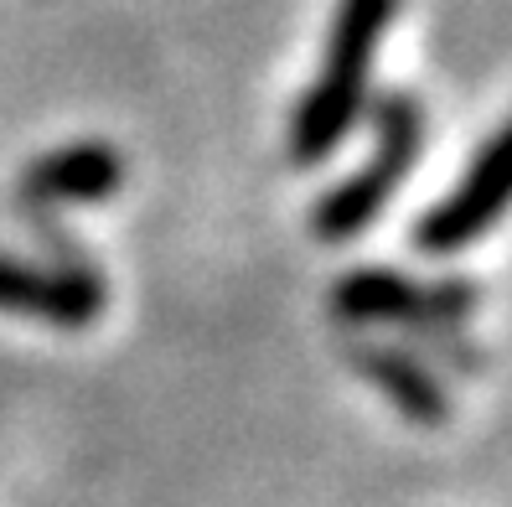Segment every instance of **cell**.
<instances>
[{"label": "cell", "instance_id": "6da1fadb", "mask_svg": "<svg viewBox=\"0 0 512 507\" xmlns=\"http://www.w3.org/2000/svg\"><path fill=\"white\" fill-rule=\"evenodd\" d=\"M394 11H399V0H342L337 6L321 73H316V83L306 88V99H300V109L290 119L295 166L326 161L352 135L357 119H363L373 63H378V42L388 32V21H394Z\"/></svg>", "mask_w": 512, "mask_h": 507}, {"label": "cell", "instance_id": "7a4b0ae2", "mask_svg": "<svg viewBox=\"0 0 512 507\" xmlns=\"http://www.w3.org/2000/svg\"><path fill=\"white\" fill-rule=\"evenodd\" d=\"M368 119H373V156L357 166L347 182H337L311 213V228L326 244H347L357 238L368 223H378V213L388 207V197L399 192V182L414 171L419 161V145H425V104L404 88H388V94H373L368 104Z\"/></svg>", "mask_w": 512, "mask_h": 507}, {"label": "cell", "instance_id": "3957f363", "mask_svg": "<svg viewBox=\"0 0 512 507\" xmlns=\"http://www.w3.org/2000/svg\"><path fill=\"white\" fill-rule=\"evenodd\" d=\"M481 306V290L466 275L409 280L388 264H363L331 285V316L347 326H466Z\"/></svg>", "mask_w": 512, "mask_h": 507}, {"label": "cell", "instance_id": "277c9868", "mask_svg": "<svg viewBox=\"0 0 512 507\" xmlns=\"http://www.w3.org/2000/svg\"><path fill=\"white\" fill-rule=\"evenodd\" d=\"M507 207H512V119L476 151L461 182L419 218L414 249L430 259H450V254L471 249L476 238H487Z\"/></svg>", "mask_w": 512, "mask_h": 507}, {"label": "cell", "instance_id": "5b68a950", "mask_svg": "<svg viewBox=\"0 0 512 507\" xmlns=\"http://www.w3.org/2000/svg\"><path fill=\"white\" fill-rule=\"evenodd\" d=\"M109 306V285L99 275V264H32L16 254H0V311L11 316H32L63 332H83L94 326Z\"/></svg>", "mask_w": 512, "mask_h": 507}, {"label": "cell", "instance_id": "8992f818", "mask_svg": "<svg viewBox=\"0 0 512 507\" xmlns=\"http://www.w3.org/2000/svg\"><path fill=\"white\" fill-rule=\"evenodd\" d=\"M125 156L104 140H78V145H57V151L37 156L21 171L16 182V213L37 218V213H57V207H88L104 202L125 187Z\"/></svg>", "mask_w": 512, "mask_h": 507}, {"label": "cell", "instance_id": "52a82bcc", "mask_svg": "<svg viewBox=\"0 0 512 507\" xmlns=\"http://www.w3.org/2000/svg\"><path fill=\"white\" fill-rule=\"evenodd\" d=\"M342 357L357 378L378 383L409 425H445L450 420V389L440 383V373L425 363L419 352H409L404 342H378V337H347Z\"/></svg>", "mask_w": 512, "mask_h": 507}, {"label": "cell", "instance_id": "ba28073f", "mask_svg": "<svg viewBox=\"0 0 512 507\" xmlns=\"http://www.w3.org/2000/svg\"><path fill=\"white\" fill-rule=\"evenodd\" d=\"M404 347L419 352L430 368L440 363V368L466 373V378L487 368V352L466 337V326H404Z\"/></svg>", "mask_w": 512, "mask_h": 507}]
</instances>
